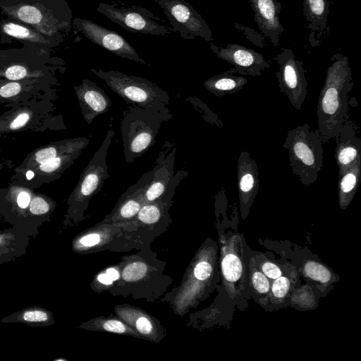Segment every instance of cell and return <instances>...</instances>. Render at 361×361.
Segmentation results:
<instances>
[{
    "mask_svg": "<svg viewBox=\"0 0 361 361\" xmlns=\"http://www.w3.org/2000/svg\"><path fill=\"white\" fill-rule=\"evenodd\" d=\"M114 135V132L110 128L99 148L82 172L69 197L71 206L85 204L93 195L102 189L105 180L109 177L106 157Z\"/></svg>",
    "mask_w": 361,
    "mask_h": 361,
    "instance_id": "obj_8",
    "label": "cell"
},
{
    "mask_svg": "<svg viewBox=\"0 0 361 361\" xmlns=\"http://www.w3.org/2000/svg\"><path fill=\"white\" fill-rule=\"evenodd\" d=\"M8 322H23L34 326H47L52 322V315L42 307H29L14 314L5 319Z\"/></svg>",
    "mask_w": 361,
    "mask_h": 361,
    "instance_id": "obj_26",
    "label": "cell"
},
{
    "mask_svg": "<svg viewBox=\"0 0 361 361\" xmlns=\"http://www.w3.org/2000/svg\"><path fill=\"white\" fill-rule=\"evenodd\" d=\"M212 269L207 262H199L194 269V275L200 281H204L208 279L212 273Z\"/></svg>",
    "mask_w": 361,
    "mask_h": 361,
    "instance_id": "obj_35",
    "label": "cell"
},
{
    "mask_svg": "<svg viewBox=\"0 0 361 361\" xmlns=\"http://www.w3.org/2000/svg\"><path fill=\"white\" fill-rule=\"evenodd\" d=\"M6 17L0 21V35L2 38L13 39L20 42L23 44L38 46L50 50L59 46L63 41L44 35L11 17Z\"/></svg>",
    "mask_w": 361,
    "mask_h": 361,
    "instance_id": "obj_18",
    "label": "cell"
},
{
    "mask_svg": "<svg viewBox=\"0 0 361 361\" xmlns=\"http://www.w3.org/2000/svg\"><path fill=\"white\" fill-rule=\"evenodd\" d=\"M12 239L13 236L10 234H0V247L8 245Z\"/></svg>",
    "mask_w": 361,
    "mask_h": 361,
    "instance_id": "obj_40",
    "label": "cell"
},
{
    "mask_svg": "<svg viewBox=\"0 0 361 361\" xmlns=\"http://www.w3.org/2000/svg\"><path fill=\"white\" fill-rule=\"evenodd\" d=\"M304 15L312 31L322 32L327 25V0H303Z\"/></svg>",
    "mask_w": 361,
    "mask_h": 361,
    "instance_id": "obj_25",
    "label": "cell"
},
{
    "mask_svg": "<svg viewBox=\"0 0 361 361\" xmlns=\"http://www.w3.org/2000/svg\"><path fill=\"white\" fill-rule=\"evenodd\" d=\"M161 207L157 203V201H154L150 203L144 204L138 212L139 220L146 224H154L161 217Z\"/></svg>",
    "mask_w": 361,
    "mask_h": 361,
    "instance_id": "obj_29",
    "label": "cell"
},
{
    "mask_svg": "<svg viewBox=\"0 0 361 361\" xmlns=\"http://www.w3.org/2000/svg\"><path fill=\"white\" fill-rule=\"evenodd\" d=\"M37 99L11 104L12 109L0 116V134L20 132L35 126L51 109L44 98Z\"/></svg>",
    "mask_w": 361,
    "mask_h": 361,
    "instance_id": "obj_13",
    "label": "cell"
},
{
    "mask_svg": "<svg viewBox=\"0 0 361 361\" xmlns=\"http://www.w3.org/2000/svg\"><path fill=\"white\" fill-rule=\"evenodd\" d=\"M136 327L137 330L143 334H149L152 329L150 321L145 317H141L137 320Z\"/></svg>",
    "mask_w": 361,
    "mask_h": 361,
    "instance_id": "obj_38",
    "label": "cell"
},
{
    "mask_svg": "<svg viewBox=\"0 0 361 361\" xmlns=\"http://www.w3.org/2000/svg\"><path fill=\"white\" fill-rule=\"evenodd\" d=\"M103 328L111 332L123 333L126 331L125 325L118 320H109L104 323Z\"/></svg>",
    "mask_w": 361,
    "mask_h": 361,
    "instance_id": "obj_37",
    "label": "cell"
},
{
    "mask_svg": "<svg viewBox=\"0 0 361 361\" xmlns=\"http://www.w3.org/2000/svg\"><path fill=\"white\" fill-rule=\"evenodd\" d=\"M87 137L64 139L42 146L31 152L16 169L17 175L30 171L38 165L55 157L82 149L89 145Z\"/></svg>",
    "mask_w": 361,
    "mask_h": 361,
    "instance_id": "obj_16",
    "label": "cell"
},
{
    "mask_svg": "<svg viewBox=\"0 0 361 361\" xmlns=\"http://www.w3.org/2000/svg\"><path fill=\"white\" fill-rule=\"evenodd\" d=\"M50 51L30 44H23L21 48L0 49V78L56 79V71L63 68V61L53 56Z\"/></svg>",
    "mask_w": 361,
    "mask_h": 361,
    "instance_id": "obj_3",
    "label": "cell"
},
{
    "mask_svg": "<svg viewBox=\"0 0 361 361\" xmlns=\"http://www.w3.org/2000/svg\"><path fill=\"white\" fill-rule=\"evenodd\" d=\"M0 8L6 16L56 39L63 40L71 28L73 16L66 0H0Z\"/></svg>",
    "mask_w": 361,
    "mask_h": 361,
    "instance_id": "obj_2",
    "label": "cell"
},
{
    "mask_svg": "<svg viewBox=\"0 0 361 361\" xmlns=\"http://www.w3.org/2000/svg\"><path fill=\"white\" fill-rule=\"evenodd\" d=\"M237 185L241 209L247 210L257 194L259 180L257 164L246 151L238 159Z\"/></svg>",
    "mask_w": 361,
    "mask_h": 361,
    "instance_id": "obj_20",
    "label": "cell"
},
{
    "mask_svg": "<svg viewBox=\"0 0 361 361\" xmlns=\"http://www.w3.org/2000/svg\"><path fill=\"white\" fill-rule=\"evenodd\" d=\"M290 287L289 280L284 276L276 279L272 286V293L276 298H281L286 295Z\"/></svg>",
    "mask_w": 361,
    "mask_h": 361,
    "instance_id": "obj_33",
    "label": "cell"
},
{
    "mask_svg": "<svg viewBox=\"0 0 361 361\" xmlns=\"http://www.w3.org/2000/svg\"><path fill=\"white\" fill-rule=\"evenodd\" d=\"M147 273V266L141 262L128 264L122 273L123 279L126 281H136L143 278Z\"/></svg>",
    "mask_w": 361,
    "mask_h": 361,
    "instance_id": "obj_31",
    "label": "cell"
},
{
    "mask_svg": "<svg viewBox=\"0 0 361 361\" xmlns=\"http://www.w3.org/2000/svg\"><path fill=\"white\" fill-rule=\"evenodd\" d=\"M252 281L254 288L261 293H266L269 289V283L265 275L259 271L252 274Z\"/></svg>",
    "mask_w": 361,
    "mask_h": 361,
    "instance_id": "obj_34",
    "label": "cell"
},
{
    "mask_svg": "<svg viewBox=\"0 0 361 361\" xmlns=\"http://www.w3.org/2000/svg\"><path fill=\"white\" fill-rule=\"evenodd\" d=\"M304 271L306 275L310 278L322 283H326L331 279L329 271L323 265L314 262H310L306 264Z\"/></svg>",
    "mask_w": 361,
    "mask_h": 361,
    "instance_id": "obj_30",
    "label": "cell"
},
{
    "mask_svg": "<svg viewBox=\"0 0 361 361\" xmlns=\"http://www.w3.org/2000/svg\"><path fill=\"white\" fill-rule=\"evenodd\" d=\"M171 118L133 105L125 109L121 130L126 161L130 164L145 153L155 143L162 123Z\"/></svg>",
    "mask_w": 361,
    "mask_h": 361,
    "instance_id": "obj_6",
    "label": "cell"
},
{
    "mask_svg": "<svg viewBox=\"0 0 361 361\" xmlns=\"http://www.w3.org/2000/svg\"><path fill=\"white\" fill-rule=\"evenodd\" d=\"M73 25L92 42L123 59L147 64L133 46L118 32L103 27L90 20L75 18Z\"/></svg>",
    "mask_w": 361,
    "mask_h": 361,
    "instance_id": "obj_12",
    "label": "cell"
},
{
    "mask_svg": "<svg viewBox=\"0 0 361 361\" xmlns=\"http://www.w3.org/2000/svg\"><path fill=\"white\" fill-rule=\"evenodd\" d=\"M330 60L317 107L323 144L334 138L349 118L348 94L353 85L348 57L336 54Z\"/></svg>",
    "mask_w": 361,
    "mask_h": 361,
    "instance_id": "obj_1",
    "label": "cell"
},
{
    "mask_svg": "<svg viewBox=\"0 0 361 361\" xmlns=\"http://www.w3.org/2000/svg\"><path fill=\"white\" fill-rule=\"evenodd\" d=\"M98 281L105 285H110L113 281L109 278L106 274H101L97 277Z\"/></svg>",
    "mask_w": 361,
    "mask_h": 361,
    "instance_id": "obj_41",
    "label": "cell"
},
{
    "mask_svg": "<svg viewBox=\"0 0 361 361\" xmlns=\"http://www.w3.org/2000/svg\"><path fill=\"white\" fill-rule=\"evenodd\" d=\"M81 152L78 151L47 160L20 176H25L29 186L37 187L49 183L59 178L61 174L74 163Z\"/></svg>",
    "mask_w": 361,
    "mask_h": 361,
    "instance_id": "obj_22",
    "label": "cell"
},
{
    "mask_svg": "<svg viewBox=\"0 0 361 361\" xmlns=\"http://www.w3.org/2000/svg\"><path fill=\"white\" fill-rule=\"evenodd\" d=\"M106 274L109 276L112 281H116L119 278V274L117 270L114 268H110L106 270Z\"/></svg>",
    "mask_w": 361,
    "mask_h": 361,
    "instance_id": "obj_42",
    "label": "cell"
},
{
    "mask_svg": "<svg viewBox=\"0 0 361 361\" xmlns=\"http://www.w3.org/2000/svg\"><path fill=\"white\" fill-rule=\"evenodd\" d=\"M235 68L212 76L204 82V87L216 97L237 93L243 88L247 80L241 75H234Z\"/></svg>",
    "mask_w": 361,
    "mask_h": 361,
    "instance_id": "obj_24",
    "label": "cell"
},
{
    "mask_svg": "<svg viewBox=\"0 0 361 361\" xmlns=\"http://www.w3.org/2000/svg\"><path fill=\"white\" fill-rule=\"evenodd\" d=\"M169 20L173 32L184 39L201 37L213 39L212 31L202 17L185 0H155Z\"/></svg>",
    "mask_w": 361,
    "mask_h": 361,
    "instance_id": "obj_9",
    "label": "cell"
},
{
    "mask_svg": "<svg viewBox=\"0 0 361 361\" xmlns=\"http://www.w3.org/2000/svg\"><path fill=\"white\" fill-rule=\"evenodd\" d=\"M91 71L130 105L173 116L167 108V92L154 82L118 71L91 68Z\"/></svg>",
    "mask_w": 361,
    "mask_h": 361,
    "instance_id": "obj_5",
    "label": "cell"
},
{
    "mask_svg": "<svg viewBox=\"0 0 361 361\" xmlns=\"http://www.w3.org/2000/svg\"><path fill=\"white\" fill-rule=\"evenodd\" d=\"M262 271L265 276L276 279L281 276V271L280 269L275 264L266 262L262 265Z\"/></svg>",
    "mask_w": 361,
    "mask_h": 361,
    "instance_id": "obj_36",
    "label": "cell"
},
{
    "mask_svg": "<svg viewBox=\"0 0 361 361\" xmlns=\"http://www.w3.org/2000/svg\"><path fill=\"white\" fill-rule=\"evenodd\" d=\"M32 192L25 187L16 186L11 188V195L16 205L21 209L28 207Z\"/></svg>",
    "mask_w": 361,
    "mask_h": 361,
    "instance_id": "obj_32",
    "label": "cell"
},
{
    "mask_svg": "<svg viewBox=\"0 0 361 361\" xmlns=\"http://www.w3.org/2000/svg\"><path fill=\"white\" fill-rule=\"evenodd\" d=\"M357 127L350 118L343 124L336 140L335 159L338 173L361 159V138Z\"/></svg>",
    "mask_w": 361,
    "mask_h": 361,
    "instance_id": "obj_19",
    "label": "cell"
},
{
    "mask_svg": "<svg viewBox=\"0 0 361 361\" xmlns=\"http://www.w3.org/2000/svg\"><path fill=\"white\" fill-rule=\"evenodd\" d=\"M255 12V20L259 30L274 45L283 32L279 21L281 6L276 0H249Z\"/></svg>",
    "mask_w": 361,
    "mask_h": 361,
    "instance_id": "obj_21",
    "label": "cell"
},
{
    "mask_svg": "<svg viewBox=\"0 0 361 361\" xmlns=\"http://www.w3.org/2000/svg\"><path fill=\"white\" fill-rule=\"evenodd\" d=\"M56 83V79H24L11 80L0 78V102L19 103L44 98L45 92Z\"/></svg>",
    "mask_w": 361,
    "mask_h": 361,
    "instance_id": "obj_15",
    "label": "cell"
},
{
    "mask_svg": "<svg viewBox=\"0 0 361 361\" xmlns=\"http://www.w3.org/2000/svg\"><path fill=\"white\" fill-rule=\"evenodd\" d=\"M97 11L130 32L166 35L173 32L151 11L140 6L125 7L100 3Z\"/></svg>",
    "mask_w": 361,
    "mask_h": 361,
    "instance_id": "obj_7",
    "label": "cell"
},
{
    "mask_svg": "<svg viewBox=\"0 0 361 361\" xmlns=\"http://www.w3.org/2000/svg\"><path fill=\"white\" fill-rule=\"evenodd\" d=\"M176 152L173 143L166 141L163 144L153 169V177L144 190L145 204L160 199L170 187L179 184L184 178L185 171H174Z\"/></svg>",
    "mask_w": 361,
    "mask_h": 361,
    "instance_id": "obj_11",
    "label": "cell"
},
{
    "mask_svg": "<svg viewBox=\"0 0 361 361\" xmlns=\"http://www.w3.org/2000/svg\"><path fill=\"white\" fill-rule=\"evenodd\" d=\"M82 115L87 124L109 109L111 102L104 91L95 82L85 78L74 86Z\"/></svg>",
    "mask_w": 361,
    "mask_h": 361,
    "instance_id": "obj_17",
    "label": "cell"
},
{
    "mask_svg": "<svg viewBox=\"0 0 361 361\" xmlns=\"http://www.w3.org/2000/svg\"><path fill=\"white\" fill-rule=\"evenodd\" d=\"M360 180L361 159L338 173V200L342 208H345L354 197Z\"/></svg>",
    "mask_w": 361,
    "mask_h": 361,
    "instance_id": "obj_23",
    "label": "cell"
},
{
    "mask_svg": "<svg viewBox=\"0 0 361 361\" xmlns=\"http://www.w3.org/2000/svg\"><path fill=\"white\" fill-rule=\"evenodd\" d=\"M279 65L276 77L281 92L286 94L291 105L300 110L307 93V82L302 63L296 60L293 51L284 49L277 55Z\"/></svg>",
    "mask_w": 361,
    "mask_h": 361,
    "instance_id": "obj_10",
    "label": "cell"
},
{
    "mask_svg": "<svg viewBox=\"0 0 361 361\" xmlns=\"http://www.w3.org/2000/svg\"><path fill=\"white\" fill-rule=\"evenodd\" d=\"M282 147L288 152L290 166L304 185L313 184L323 165V142L318 129L307 123L289 130Z\"/></svg>",
    "mask_w": 361,
    "mask_h": 361,
    "instance_id": "obj_4",
    "label": "cell"
},
{
    "mask_svg": "<svg viewBox=\"0 0 361 361\" xmlns=\"http://www.w3.org/2000/svg\"><path fill=\"white\" fill-rule=\"evenodd\" d=\"M52 203L51 200L48 197L32 192L28 206L29 212L35 216L46 214L51 211Z\"/></svg>",
    "mask_w": 361,
    "mask_h": 361,
    "instance_id": "obj_28",
    "label": "cell"
},
{
    "mask_svg": "<svg viewBox=\"0 0 361 361\" xmlns=\"http://www.w3.org/2000/svg\"><path fill=\"white\" fill-rule=\"evenodd\" d=\"M221 269L224 278L228 281L234 282L241 276L242 264L236 255L228 254L222 260Z\"/></svg>",
    "mask_w": 361,
    "mask_h": 361,
    "instance_id": "obj_27",
    "label": "cell"
},
{
    "mask_svg": "<svg viewBox=\"0 0 361 361\" xmlns=\"http://www.w3.org/2000/svg\"><path fill=\"white\" fill-rule=\"evenodd\" d=\"M100 240V236L97 233H91L83 236L80 240V243L85 247H91L97 244Z\"/></svg>",
    "mask_w": 361,
    "mask_h": 361,
    "instance_id": "obj_39",
    "label": "cell"
},
{
    "mask_svg": "<svg viewBox=\"0 0 361 361\" xmlns=\"http://www.w3.org/2000/svg\"><path fill=\"white\" fill-rule=\"evenodd\" d=\"M211 50L220 59L231 63L241 75L259 76L270 64L256 51L239 44L220 47L212 43Z\"/></svg>",
    "mask_w": 361,
    "mask_h": 361,
    "instance_id": "obj_14",
    "label": "cell"
}]
</instances>
